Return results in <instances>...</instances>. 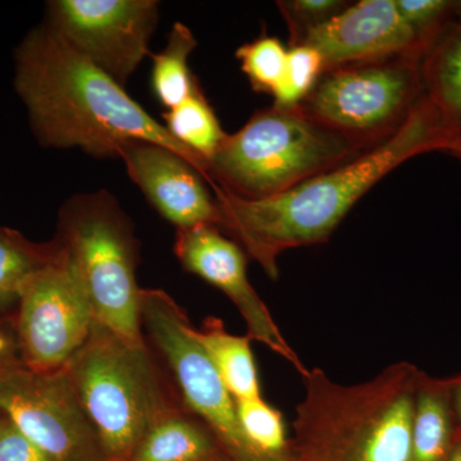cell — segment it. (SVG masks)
Masks as SVG:
<instances>
[{"label":"cell","mask_w":461,"mask_h":461,"mask_svg":"<svg viewBox=\"0 0 461 461\" xmlns=\"http://www.w3.org/2000/svg\"><path fill=\"white\" fill-rule=\"evenodd\" d=\"M196 336L236 402L262 396L250 336L232 335L214 317L206 318Z\"/></svg>","instance_id":"obj_19"},{"label":"cell","mask_w":461,"mask_h":461,"mask_svg":"<svg viewBox=\"0 0 461 461\" xmlns=\"http://www.w3.org/2000/svg\"><path fill=\"white\" fill-rule=\"evenodd\" d=\"M206 461H211V459H209V460H206Z\"/></svg>","instance_id":"obj_33"},{"label":"cell","mask_w":461,"mask_h":461,"mask_svg":"<svg viewBox=\"0 0 461 461\" xmlns=\"http://www.w3.org/2000/svg\"><path fill=\"white\" fill-rule=\"evenodd\" d=\"M23 366L14 320H0V379Z\"/></svg>","instance_id":"obj_28"},{"label":"cell","mask_w":461,"mask_h":461,"mask_svg":"<svg viewBox=\"0 0 461 461\" xmlns=\"http://www.w3.org/2000/svg\"><path fill=\"white\" fill-rule=\"evenodd\" d=\"M240 429L257 461H293L282 412L262 396L236 402Z\"/></svg>","instance_id":"obj_22"},{"label":"cell","mask_w":461,"mask_h":461,"mask_svg":"<svg viewBox=\"0 0 461 461\" xmlns=\"http://www.w3.org/2000/svg\"><path fill=\"white\" fill-rule=\"evenodd\" d=\"M406 25L411 27L421 59L450 27L454 2L448 0H395Z\"/></svg>","instance_id":"obj_25"},{"label":"cell","mask_w":461,"mask_h":461,"mask_svg":"<svg viewBox=\"0 0 461 461\" xmlns=\"http://www.w3.org/2000/svg\"><path fill=\"white\" fill-rule=\"evenodd\" d=\"M58 249L56 260L26 287L14 315L23 364L33 372L65 368L95 321L75 264L59 244Z\"/></svg>","instance_id":"obj_9"},{"label":"cell","mask_w":461,"mask_h":461,"mask_svg":"<svg viewBox=\"0 0 461 461\" xmlns=\"http://www.w3.org/2000/svg\"><path fill=\"white\" fill-rule=\"evenodd\" d=\"M303 45L320 53L324 72L391 58L421 60L414 35L395 0H362L348 5L309 33Z\"/></svg>","instance_id":"obj_13"},{"label":"cell","mask_w":461,"mask_h":461,"mask_svg":"<svg viewBox=\"0 0 461 461\" xmlns=\"http://www.w3.org/2000/svg\"><path fill=\"white\" fill-rule=\"evenodd\" d=\"M175 254L185 271L198 276L222 291L238 308L248 327V336L280 355L300 375L308 368L291 348L266 303L248 277L247 253L217 226L178 230Z\"/></svg>","instance_id":"obj_12"},{"label":"cell","mask_w":461,"mask_h":461,"mask_svg":"<svg viewBox=\"0 0 461 461\" xmlns=\"http://www.w3.org/2000/svg\"><path fill=\"white\" fill-rule=\"evenodd\" d=\"M454 16L459 20L461 23V2H454Z\"/></svg>","instance_id":"obj_32"},{"label":"cell","mask_w":461,"mask_h":461,"mask_svg":"<svg viewBox=\"0 0 461 461\" xmlns=\"http://www.w3.org/2000/svg\"><path fill=\"white\" fill-rule=\"evenodd\" d=\"M120 158L148 202L177 230L218 227L217 203L206 189L204 176L189 160L171 149L144 140L129 142Z\"/></svg>","instance_id":"obj_14"},{"label":"cell","mask_w":461,"mask_h":461,"mask_svg":"<svg viewBox=\"0 0 461 461\" xmlns=\"http://www.w3.org/2000/svg\"><path fill=\"white\" fill-rule=\"evenodd\" d=\"M14 90L25 104L39 144L81 149L95 158H120L129 142H156L180 154L209 184L208 163L169 135L145 111L50 27H33L14 54Z\"/></svg>","instance_id":"obj_2"},{"label":"cell","mask_w":461,"mask_h":461,"mask_svg":"<svg viewBox=\"0 0 461 461\" xmlns=\"http://www.w3.org/2000/svg\"><path fill=\"white\" fill-rule=\"evenodd\" d=\"M56 240L33 242L23 233L0 226V320H14L30 282L58 256Z\"/></svg>","instance_id":"obj_18"},{"label":"cell","mask_w":461,"mask_h":461,"mask_svg":"<svg viewBox=\"0 0 461 461\" xmlns=\"http://www.w3.org/2000/svg\"><path fill=\"white\" fill-rule=\"evenodd\" d=\"M420 62L399 57L330 69L299 107L330 131L371 149L402 126L423 95Z\"/></svg>","instance_id":"obj_7"},{"label":"cell","mask_w":461,"mask_h":461,"mask_svg":"<svg viewBox=\"0 0 461 461\" xmlns=\"http://www.w3.org/2000/svg\"><path fill=\"white\" fill-rule=\"evenodd\" d=\"M447 142L423 94L386 140L280 195L242 199L212 184L220 209L218 229L238 242L271 280H278V258L285 251L326 242L384 176L411 158L444 150Z\"/></svg>","instance_id":"obj_1"},{"label":"cell","mask_w":461,"mask_h":461,"mask_svg":"<svg viewBox=\"0 0 461 461\" xmlns=\"http://www.w3.org/2000/svg\"><path fill=\"white\" fill-rule=\"evenodd\" d=\"M457 436L453 378H433L421 372L415 393L411 461H447Z\"/></svg>","instance_id":"obj_15"},{"label":"cell","mask_w":461,"mask_h":461,"mask_svg":"<svg viewBox=\"0 0 461 461\" xmlns=\"http://www.w3.org/2000/svg\"><path fill=\"white\" fill-rule=\"evenodd\" d=\"M348 2L341 0H281L277 2L290 33V48L304 44L313 30L338 16Z\"/></svg>","instance_id":"obj_26"},{"label":"cell","mask_w":461,"mask_h":461,"mask_svg":"<svg viewBox=\"0 0 461 461\" xmlns=\"http://www.w3.org/2000/svg\"><path fill=\"white\" fill-rule=\"evenodd\" d=\"M54 239L75 264L95 321L124 338L144 339L142 288L136 280L139 241L114 196L99 190L67 200Z\"/></svg>","instance_id":"obj_6"},{"label":"cell","mask_w":461,"mask_h":461,"mask_svg":"<svg viewBox=\"0 0 461 461\" xmlns=\"http://www.w3.org/2000/svg\"><path fill=\"white\" fill-rule=\"evenodd\" d=\"M154 355L145 338H124L95 321L65 366L107 461H129L154 424L184 406Z\"/></svg>","instance_id":"obj_4"},{"label":"cell","mask_w":461,"mask_h":461,"mask_svg":"<svg viewBox=\"0 0 461 461\" xmlns=\"http://www.w3.org/2000/svg\"><path fill=\"white\" fill-rule=\"evenodd\" d=\"M447 461H461V430H459V436H457L456 442H455L453 451H451Z\"/></svg>","instance_id":"obj_31"},{"label":"cell","mask_w":461,"mask_h":461,"mask_svg":"<svg viewBox=\"0 0 461 461\" xmlns=\"http://www.w3.org/2000/svg\"><path fill=\"white\" fill-rule=\"evenodd\" d=\"M213 437L199 418L181 406L154 424L129 461H206L215 450Z\"/></svg>","instance_id":"obj_17"},{"label":"cell","mask_w":461,"mask_h":461,"mask_svg":"<svg viewBox=\"0 0 461 461\" xmlns=\"http://www.w3.org/2000/svg\"><path fill=\"white\" fill-rule=\"evenodd\" d=\"M420 373L396 363L371 381L346 386L308 368L294 420L296 461H411Z\"/></svg>","instance_id":"obj_3"},{"label":"cell","mask_w":461,"mask_h":461,"mask_svg":"<svg viewBox=\"0 0 461 461\" xmlns=\"http://www.w3.org/2000/svg\"><path fill=\"white\" fill-rule=\"evenodd\" d=\"M158 20L156 0H53L44 23L124 86L148 56Z\"/></svg>","instance_id":"obj_10"},{"label":"cell","mask_w":461,"mask_h":461,"mask_svg":"<svg viewBox=\"0 0 461 461\" xmlns=\"http://www.w3.org/2000/svg\"><path fill=\"white\" fill-rule=\"evenodd\" d=\"M368 149L321 126L297 105L258 111L227 133L209 160V185L242 199L280 195Z\"/></svg>","instance_id":"obj_5"},{"label":"cell","mask_w":461,"mask_h":461,"mask_svg":"<svg viewBox=\"0 0 461 461\" xmlns=\"http://www.w3.org/2000/svg\"><path fill=\"white\" fill-rule=\"evenodd\" d=\"M141 330L162 357L182 405L239 461H257L240 429L236 400L200 344L186 312L158 288H142Z\"/></svg>","instance_id":"obj_8"},{"label":"cell","mask_w":461,"mask_h":461,"mask_svg":"<svg viewBox=\"0 0 461 461\" xmlns=\"http://www.w3.org/2000/svg\"><path fill=\"white\" fill-rule=\"evenodd\" d=\"M442 153L448 154V156L454 157L455 159L459 160L461 165V140H453L447 142V145L442 150Z\"/></svg>","instance_id":"obj_30"},{"label":"cell","mask_w":461,"mask_h":461,"mask_svg":"<svg viewBox=\"0 0 461 461\" xmlns=\"http://www.w3.org/2000/svg\"><path fill=\"white\" fill-rule=\"evenodd\" d=\"M0 461H54L5 415L0 414Z\"/></svg>","instance_id":"obj_27"},{"label":"cell","mask_w":461,"mask_h":461,"mask_svg":"<svg viewBox=\"0 0 461 461\" xmlns=\"http://www.w3.org/2000/svg\"><path fill=\"white\" fill-rule=\"evenodd\" d=\"M0 414L54 461H107L65 368L23 366L0 379Z\"/></svg>","instance_id":"obj_11"},{"label":"cell","mask_w":461,"mask_h":461,"mask_svg":"<svg viewBox=\"0 0 461 461\" xmlns=\"http://www.w3.org/2000/svg\"><path fill=\"white\" fill-rule=\"evenodd\" d=\"M165 121L169 135L202 157L208 166L227 136L199 84L189 98L167 112Z\"/></svg>","instance_id":"obj_21"},{"label":"cell","mask_w":461,"mask_h":461,"mask_svg":"<svg viewBox=\"0 0 461 461\" xmlns=\"http://www.w3.org/2000/svg\"><path fill=\"white\" fill-rule=\"evenodd\" d=\"M287 54L285 45L272 36H260L236 50L242 72L248 76L254 91L271 95L286 75Z\"/></svg>","instance_id":"obj_23"},{"label":"cell","mask_w":461,"mask_h":461,"mask_svg":"<svg viewBox=\"0 0 461 461\" xmlns=\"http://www.w3.org/2000/svg\"><path fill=\"white\" fill-rule=\"evenodd\" d=\"M453 403L457 426H459V430H461V375H457V377H453Z\"/></svg>","instance_id":"obj_29"},{"label":"cell","mask_w":461,"mask_h":461,"mask_svg":"<svg viewBox=\"0 0 461 461\" xmlns=\"http://www.w3.org/2000/svg\"><path fill=\"white\" fill-rule=\"evenodd\" d=\"M323 60L317 50L308 45L290 48L287 54L286 75L273 94L276 107L295 108L314 89L321 74Z\"/></svg>","instance_id":"obj_24"},{"label":"cell","mask_w":461,"mask_h":461,"mask_svg":"<svg viewBox=\"0 0 461 461\" xmlns=\"http://www.w3.org/2000/svg\"><path fill=\"white\" fill-rule=\"evenodd\" d=\"M420 72L424 96L448 142L461 140V23L439 36L421 59Z\"/></svg>","instance_id":"obj_16"},{"label":"cell","mask_w":461,"mask_h":461,"mask_svg":"<svg viewBox=\"0 0 461 461\" xmlns=\"http://www.w3.org/2000/svg\"><path fill=\"white\" fill-rule=\"evenodd\" d=\"M196 45L198 42L189 27L176 23L165 50L151 56V87L158 102L168 111L189 98L198 84L189 68V57Z\"/></svg>","instance_id":"obj_20"}]
</instances>
